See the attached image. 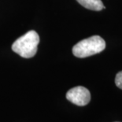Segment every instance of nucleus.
<instances>
[{
    "mask_svg": "<svg viewBox=\"0 0 122 122\" xmlns=\"http://www.w3.org/2000/svg\"><path fill=\"white\" fill-rule=\"evenodd\" d=\"M40 36L34 30L28 31L12 44V50L25 58H31L37 52Z\"/></svg>",
    "mask_w": 122,
    "mask_h": 122,
    "instance_id": "obj_1",
    "label": "nucleus"
},
{
    "mask_svg": "<svg viewBox=\"0 0 122 122\" xmlns=\"http://www.w3.org/2000/svg\"><path fill=\"white\" fill-rule=\"evenodd\" d=\"M105 48V40L99 36H93L77 43L72 47V54L76 58H84L102 52Z\"/></svg>",
    "mask_w": 122,
    "mask_h": 122,
    "instance_id": "obj_2",
    "label": "nucleus"
},
{
    "mask_svg": "<svg viewBox=\"0 0 122 122\" xmlns=\"http://www.w3.org/2000/svg\"><path fill=\"white\" fill-rule=\"evenodd\" d=\"M66 98L75 105L84 106L89 103L91 93L86 87L77 86L72 87L66 93Z\"/></svg>",
    "mask_w": 122,
    "mask_h": 122,
    "instance_id": "obj_3",
    "label": "nucleus"
},
{
    "mask_svg": "<svg viewBox=\"0 0 122 122\" xmlns=\"http://www.w3.org/2000/svg\"><path fill=\"white\" fill-rule=\"evenodd\" d=\"M79 3L88 10L100 11L106 7L101 0H76Z\"/></svg>",
    "mask_w": 122,
    "mask_h": 122,
    "instance_id": "obj_4",
    "label": "nucleus"
},
{
    "mask_svg": "<svg viewBox=\"0 0 122 122\" xmlns=\"http://www.w3.org/2000/svg\"><path fill=\"white\" fill-rule=\"evenodd\" d=\"M115 84L117 87L122 90V71L119 72L116 76L115 78Z\"/></svg>",
    "mask_w": 122,
    "mask_h": 122,
    "instance_id": "obj_5",
    "label": "nucleus"
}]
</instances>
